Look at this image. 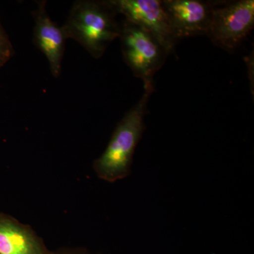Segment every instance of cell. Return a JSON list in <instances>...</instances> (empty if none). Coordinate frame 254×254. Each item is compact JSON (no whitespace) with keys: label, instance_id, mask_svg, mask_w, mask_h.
<instances>
[{"label":"cell","instance_id":"1","mask_svg":"<svg viewBox=\"0 0 254 254\" xmlns=\"http://www.w3.org/2000/svg\"><path fill=\"white\" fill-rule=\"evenodd\" d=\"M117 14L109 0H79L73 3L62 28L66 39L78 42L99 59L110 43L120 37L121 24L117 21Z\"/></svg>","mask_w":254,"mask_h":254},{"label":"cell","instance_id":"2","mask_svg":"<svg viewBox=\"0 0 254 254\" xmlns=\"http://www.w3.org/2000/svg\"><path fill=\"white\" fill-rule=\"evenodd\" d=\"M152 93L145 91L141 100L117 125L106 149L93 163L97 176L110 183L131 173L133 153L145 130L147 104Z\"/></svg>","mask_w":254,"mask_h":254},{"label":"cell","instance_id":"3","mask_svg":"<svg viewBox=\"0 0 254 254\" xmlns=\"http://www.w3.org/2000/svg\"><path fill=\"white\" fill-rule=\"evenodd\" d=\"M125 63L137 78H141L145 91H154L153 76L163 66L168 52L149 32L124 20L120 37Z\"/></svg>","mask_w":254,"mask_h":254},{"label":"cell","instance_id":"4","mask_svg":"<svg viewBox=\"0 0 254 254\" xmlns=\"http://www.w3.org/2000/svg\"><path fill=\"white\" fill-rule=\"evenodd\" d=\"M254 26V0L220 1L214 8L206 36L215 46L232 53Z\"/></svg>","mask_w":254,"mask_h":254},{"label":"cell","instance_id":"5","mask_svg":"<svg viewBox=\"0 0 254 254\" xmlns=\"http://www.w3.org/2000/svg\"><path fill=\"white\" fill-rule=\"evenodd\" d=\"M118 14L127 21L153 35L169 54L175 50L177 39L160 0H109Z\"/></svg>","mask_w":254,"mask_h":254},{"label":"cell","instance_id":"6","mask_svg":"<svg viewBox=\"0 0 254 254\" xmlns=\"http://www.w3.org/2000/svg\"><path fill=\"white\" fill-rule=\"evenodd\" d=\"M169 22L177 41L206 36L214 8L220 1L163 0Z\"/></svg>","mask_w":254,"mask_h":254},{"label":"cell","instance_id":"7","mask_svg":"<svg viewBox=\"0 0 254 254\" xmlns=\"http://www.w3.org/2000/svg\"><path fill=\"white\" fill-rule=\"evenodd\" d=\"M46 4V1H38V7L33 11V43L46 57L53 76L58 78L61 73L66 38L63 28L58 26L50 18L47 12Z\"/></svg>","mask_w":254,"mask_h":254},{"label":"cell","instance_id":"8","mask_svg":"<svg viewBox=\"0 0 254 254\" xmlns=\"http://www.w3.org/2000/svg\"><path fill=\"white\" fill-rule=\"evenodd\" d=\"M30 225L0 213V254H53Z\"/></svg>","mask_w":254,"mask_h":254},{"label":"cell","instance_id":"9","mask_svg":"<svg viewBox=\"0 0 254 254\" xmlns=\"http://www.w3.org/2000/svg\"><path fill=\"white\" fill-rule=\"evenodd\" d=\"M14 54V48L9 37L0 24V68L7 63Z\"/></svg>","mask_w":254,"mask_h":254},{"label":"cell","instance_id":"10","mask_svg":"<svg viewBox=\"0 0 254 254\" xmlns=\"http://www.w3.org/2000/svg\"><path fill=\"white\" fill-rule=\"evenodd\" d=\"M53 254H91L85 249L75 248V249H61L58 251H55Z\"/></svg>","mask_w":254,"mask_h":254}]
</instances>
